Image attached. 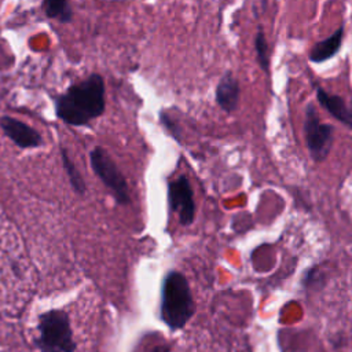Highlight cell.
<instances>
[{"label": "cell", "instance_id": "cell-5", "mask_svg": "<svg viewBox=\"0 0 352 352\" xmlns=\"http://www.w3.org/2000/svg\"><path fill=\"white\" fill-rule=\"evenodd\" d=\"M302 132L311 158L323 162L329 157L334 142V126L320 122L314 103H308L304 110Z\"/></svg>", "mask_w": 352, "mask_h": 352}, {"label": "cell", "instance_id": "cell-11", "mask_svg": "<svg viewBox=\"0 0 352 352\" xmlns=\"http://www.w3.org/2000/svg\"><path fill=\"white\" fill-rule=\"evenodd\" d=\"M60 158H62V165H63V169L66 172V176L69 179V183H70L72 188L74 190V192H77L80 195H84L85 191H87L85 182H84L81 173L78 172L76 164L73 162V160L70 158V155H69V153L65 147H62V150H60Z\"/></svg>", "mask_w": 352, "mask_h": 352}, {"label": "cell", "instance_id": "cell-9", "mask_svg": "<svg viewBox=\"0 0 352 352\" xmlns=\"http://www.w3.org/2000/svg\"><path fill=\"white\" fill-rule=\"evenodd\" d=\"M316 99L331 117L352 129V107L346 106L341 96L329 94L322 87H316Z\"/></svg>", "mask_w": 352, "mask_h": 352}, {"label": "cell", "instance_id": "cell-13", "mask_svg": "<svg viewBox=\"0 0 352 352\" xmlns=\"http://www.w3.org/2000/svg\"><path fill=\"white\" fill-rule=\"evenodd\" d=\"M254 50L257 55L258 66L263 69V72L268 73L270 70V56H268V44L265 40V34L261 26L257 28L256 38H254Z\"/></svg>", "mask_w": 352, "mask_h": 352}, {"label": "cell", "instance_id": "cell-12", "mask_svg": "<svg viewBox=\"0 0 352 352\" xmlns=\"http://www.w3.org/2000/svg\"><path fill=\"white\" fill-rule=\"evenodd\" d=\"M43 11L50 19L67 23L72 21L73 11L69 0H43Z\"/></svg>", "mask_w": 352, "mask_h": 352}, {"label": "cell", "instance_id": "cell-14", "mask_svg": "<svg viewBox=\"0 0 352 352\" xmlns=\"http://www.w3.org/2000/svg\"><path fill=\"white\" fill-rule=\"evenodd\" d=\"M154 352H166V351H165L162 346H160V348H155Z\"/></svg>", "mask_w": 352, "mask_h": 352}, {"label": "cell", "instance_id": "cell-4", "mask_svg": "<svg viewBox=\"0 0 352 352\" xmlns=\"http://www.w3.org/2000/svg\"><path fill=\"white\" fill-rule=\"evenodd\" d=\"M89 164L94 173L102 180V183L111 191L113 197L120 205H126L131 202L128 183L111 158V155L100 146H95L88 153Z\"/></svg>", "mask_w": 352, "mask_h": 352}, {"label": "cell", "instance_id": "cell-7", "mask_svg": "<svg viewBox=\"0 0 352 352\" xmlns=\"http://www.w3.org/2000/svg\"><path fill=\"white\" fill-rule=\"evenodd\" d=\"M0 128L3 133L19 148H34L43 144V138L37 129L14 117H0Z\"/></svg>", "mask_w": 352, "mask_h": 352}, {"label": "cell", "instance_id": "cell-2", "mask_svg": "<svg viewBox=\"0 0 352 352\" xmlns=\"http://www.w3.org/2000/svg\"><path fill=\"white\" fill-rule=\"evenodd\" d=\"M194 314V300L186 276L179 271L166 274L161 290V319L170 330L186 326Z\"/></svg>", "mask_w": 352, "mask_h": 352}, {"label": "cell", "instance_id": "cell-1", "mask_svg": "<svg viewBox=\"0 0 352 352\" xmlns=\"http://www.w3.org/2000/svg\"><path fill=\"white\" fill-rule=\"evenodd\" d=\"M54 102L56 117L60 121L72 126L88 125L104 111V80L100 74L92 73L55 96Z\"/></svg>", "mask_w": 352, "mask_h": 352}, {"label": "cell", "instance_id": "cell-3", "mask_svg": "<svg viewBox=\"0 0 352 352\" xmlns=\"http://www.w3.org/2000/svg\"><path fill=\"white\" fill-rule=\"evenodd\" d=\"M38 336L34 345L41 352H74L76 342L69 315L63 309H51L38 316Z\"/></svg>", "mask_w": 352, "mask_h": 352}, {"label": "cell", "instance_id": "cell-6", "mask_svg": "<svg viewBox=\"0 0 352 352\" xmlns=\"http://www.w3.org/2000/svg\"><path fill=\"white\" fill-rule=\"evenodd\" d=\"M168 202L170 212L176 213L182 226H190L195 219V202L188 177L180 175L168 182Z\"/></svg>", "mask_w": 352, "mask_h": 352}, {"label": "cell", "instance_id": "cell-10", "mask_svg": "<svg viewBox=\"0 0 352 352\" xmlns=\"http://www.w3.org/2000/svg\"><path fill=\"white\" fill-rule=\"evenodd\" d=\"M342 37H344V28L340 26L327 38L315 43L309 51V60L314 63H322L333 58L341 48Z\"/></svg>", "mask_w": 352, "mask_h": 352}, {"label": "cell", "instance_id": "cell-8", "mask_svg": "<svg viewBox=\"0 0 352 352\" xmlns=\"http://www.w3.org/2000/svg\"><path fill=\"white\" fill-rule=\"evenodd\" d=\"M241 88L238 78L232 74V72H226L216 87V103L226 113H234L239 103Z\"/></svg>", "mask_w": 352, "mask_h": 352}]
</instances>
